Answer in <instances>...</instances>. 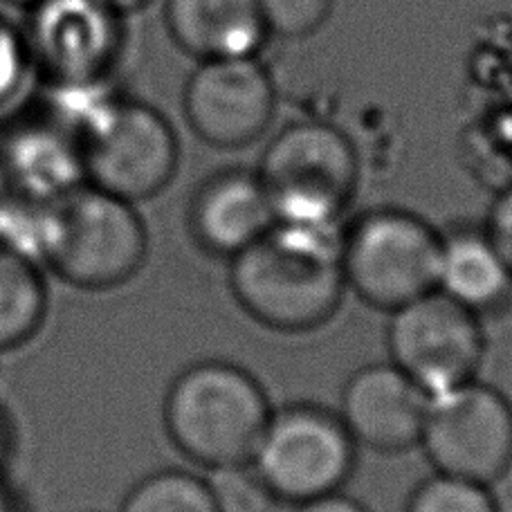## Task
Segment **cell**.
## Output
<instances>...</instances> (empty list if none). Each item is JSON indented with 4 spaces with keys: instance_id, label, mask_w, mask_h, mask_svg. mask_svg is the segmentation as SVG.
I'll use <instances>...</instances> for the list:
<instances>
[{
    "instance_id": "obj_1",
    "label": "cell",
    "mask_w": 512,
    "mask_h": 512,
    "mask_svg": "<svg viewBox=\"0 0 512 512\" xmlns=\"http://www.w3.org/2000/svg\"><path fill=\"white\" fill-rule=\"evenodd\" d=\"M230 286L256 322L281 333H308L342 304V230L277 223L232 259Z\"/></svg>"
},
{
    "instance_id": "obj_2",
    "label": "cell",
    "mask_w": 512,
    "mask_h": 512,
    "mask_svg": "<svg viewBox=\"0 0 512 512\" xmlns=\"http://www.w3.org/2000/svg\"><path fill=\"white\" fill-rule=\"evenodd\" d=\"M149 236L133 203L81 185L39 203L32 256L79 290H111L146 261Z\"/></svg>"
},
{
    "instance_id": "obj_3",
    "label": "cell",
    "mask_w": 512,
    "mask_h": 512,
    "mask_svg": "<svg viewBox=\"0 0 512 512\" xmlns=\"http://www.w3.org/2000/svg\"><path fill=\"white\" fill-rule=\"evenodd\" d=\"M270 416L259 380L230 362L194 364L173 380L164 398L171 443L209 472L248 465Z\"/></svg>"
},
{
    "instance_id": "obj_4",
    "label": "cell",
    "mask_w": 512,
    "mask_h": 512,
    "mask_svg": "<svg viewBox=\"0 0 512 512\" xmlns=\"http://www.w3.org/2000/svg\"><path fill=\"white\" fill-rule=\"evenodd\" d=\"M259 173L277 223H340L360 180V160L340 128L304 120L283 128L261 155Z\"/></svg>"
},
{
    "instance_id": "obj_5",
    "label": "cell",
    "mask_w": 512,
    "mask_h": 512,
    "mask_svg": "<svg viewBox=\"0 0 512 512\" xmlns=\"http://www.w3.org/2000/svg\"><path fill=\"white\" fill-rule=\"evenodd\" d=\"M441 234L405 209H373L342 232L346 288L393 313L436 290Z\"/></svg>"
},
{
    "instance_id": "obj_6",
    "label": "cell",
    "mask_w": 512,
    "mask_h": 512,
    "mask_svg": "<svg viewBox=\"0 0 512 512\" xmlns=\"http://www.w3.org/2000/svg\"><path fill=\"white\" fill-rule=\"evenodd\" d=\"M79 142L88 185L133 205L158 196L178 171L176 131L140 99L117 95Z\"/></svg>"
},
{
    "instance_id": "obj_7",
    "label": "cell",
    "mask_w": 512,
    "mask_h": 512,
    "mask_svg": "<svg viewBox=\"0 0 512 512\" xmlns=\"http://www.w3.org/2000/svg\"><path fill=\"white\" fill-rule=\"evenodd\" d=\"M355 441L342 418L315 405L272 411L250 465L279 504L301 506L349 481Z\"/></svg>"
},
{
    "instance_id": "obj_8",
    "label": "cell",
    "mask_w": 512,
    "mask_h": 512,
    "mask_svg": "<svg viewBox=\"0 0 512 512\" xmlns=\"http://www.w3.org/2000/svg\"><path fill=\"white\" fill-rule=\"evenodd\" d=\"M420 447L438 474L492 486L512 468V405L479 380L429 398Z\"/></svg>"
},
{
    "instance_id": "obj_9",
    "label": "cell",
    "mask_w": 512,
    "mask_h": 512,
    "mask_svg": "<svg viewBox=\"0 0 512 512\" xmlns=\"http://www.w3.org/2000/svg\"><path fill=\"white\" fill-rule=\"evenodd\" d=\"M30 75L43 88L111 81L122 54V14L104 0H39L21 27Z\"/></svg>"
},
{
    "instance_id": "obj_10",
    "label": "cell",
    "mask_w": 512,
    "mask_h": 512,
    "mask_svg": "<svg viewBox=\"0 0 512 512\" xmlns=\"http://www.w3.org/2000/svg\"><path fill=\"white\" fill-rule=\"evenodd\" d=\"M387 342L393 367L427 398L477 380L486 353L479 315L438 290L393 310Z\"/></svg>"
},
{
    "instance_id": "obj_11",
    "label": "cell",
    "mask_w": 512,
    "mask_h": 512,
    "mask_svg": "<svg viewBox=\"0 0 512 512\" xmlns=\"http://www.w3.org/2000/svg\"><path fill=\"white\" fill-rule=\"evenodd\" d=\"M182 108L200 140L214 149H243L268 131L277 90L256 57L209 59L187 79Z\"/></svg>"
},
{
    "instance_id": "obj_12",
    "label": "cell",
    "mask_w": 512,
    "mask_h": 512,
    "mask_svg": "<svg viewBox=\"0 0 512 512\" xmlns=\"http://www.w3.org/2000/svg\"><path fill=\"white\" fill-rule=\"evenodd\" d=\"M429 398L393 364H369L342 391L340 416L355 445L380 454L420 443Z\"/></svg>"
},
{
    "instance_id": "obj_13",
    "label": "cell",
    "mask_w": 512,
    "mask_h": 512,
    "mask_svg": "<svg viewBox=\"0 0 512 512\" xmlns=\"http://www.w3.org/2000/svg\"><path fill=\"white\" fill-rule=\"evenodd\" d=\"M0 162L32 203H50L86 185L79 137L39 106L3 128Z\"/></svg>"
},
{
    "instance_id": "obj_14",
    "label": "cell",
    "mask_w": 512,
    "mask_h": 512,
    "mask_svg": "<svg viewBox=\"0 0 512 512\" xmlns=\"http://www.w3.org/2000/svg\"><path fill=\"white\" fill-rule=\"evenodd\" d=\"M189 223L209 254L234 259L268 234L277 225V216L259 173L227 169L196 191Z\"/></svg>"
},
{
    "instance_id": "obj_15",
    "label": "cell",
    "mask_w": 512,
    "mask_h": 512,
    "mask_svg": "<svg viewBox=\"0 0 512 512\" xmlns=\"http://www.w3.org/2000/svg\"><path fill=\"white\" fill-rule=\"evenodd\" d=\"M164 23L198 61L256 57L270 36L259 0H167Z\"/></svg>"
},
{
    "instance_id": "obj_16",
    "label": "cell",
    "mask_w": 512,
    "mask_h": 512,
    "mask_svg": "<svg viewBox=\"0 0 512 512\" xmlns=\"http://www.w3.org/2000/svg\"><path fill=\"white\" fill-rule=\"evenodd\" d=\"M436 290L474 315L492 313L512 297V274L486 230L441 234Z\"/></svg>"
},
{
    "instance_id": "obj_17",
    "label": "cell",
    "mask_w": 512,
    "mask_h": 512,
    "mask_svg": "<svg viewBox=\"0 0 512 512\" xmlns=\"http://www.w3.org/2000/svg\"><path fill=\"white\" fill-rule=\"evenodd\" d=\"M48 306L41 265L0 245V351L16 349L39 335Z\"/></svg>"
},
{
    "instance_id": "obj_18",
    "label": "cell",
    "mask_w": 512,
    "mask_h": 512,
    "mask_svg": "<svg viewBox=\"0 0 512 512\" xmlns=\"http://www.w3.org/2000/svg\"><path fill=\"white\" fill-rule=\"evenodd\" d=\"M120 512H216L209 483L185 470H160L135 483Z\"/></svg>"
},
{
    "instance_id": "obj_19",
    "label": "cell",
    "mask_w": 512,
    "mask_h": 512,
    "mask_svg": "<svg viewBox=\"0 0 512 512\" xmlns=\"http://www.w3.org/2000/svg\"><path fill=\"white\" fill-rule=\"evenodd\" d=\"M405 512H499L490 486L447 474L420 483Z\"/></svg>"
},
{
    "instance_id": "obj_20",
    "label": "cell",
    "mask_w": 512,
    "mask_h": 512,
    "mask_svg": "<svg viewBox=\"0 0 512 512\" xmlns=\"http://www.w3.org/2000/svg\"><path fill=\"white\" fill-rule=\"evenodd\" d=\"M207 483L216 512H277L281 506L250 463L212 470Z\"/></svg>"
},
{
    "instance_id": "obj_21",
    "label": "cell",
    "mask_w": 512,
    "mask_h": 512,
    "mask_svg": "<svg viewBox=\"0 0 512 512\" xmlns=\"http://www.w3.org/2000/svg\"><path fill=\"white\" fill-rule=\"evenodd\" d=\"M259 7L270 36L304 39L328 21L333 0H259Z\"/></svg>"
},
{
    "instance_id": "obj_22",
    "label": "cell",
    "mask_w": 512,
    "mask_h": 512,
    "mask_svg": "<svg viewBox=\"0 0 512 512\" xmlns=\"http://www.w3.org/2000/svg\"><path fill=\"white\" fill-rule=\"evenodd\" d=\"M36 209L39 203L21 196L0 162V245H7L32 259Z\"/></svg>"
},
{
    "instance_id": "obj_23",
    "label": "cell",
    "mask_w": 512,
    "mask_h": 512,
    "mask_svg": "<svg viewBox=\"0 0 512 512\" xmlns=\"http://www.w3.org/2000/svg\"><path fill=\"white\" fill-rule=\"evenodd\" d=\"M27 75H30V59H27L23 30L0 14V108L14 102L25 86Z\"/></svg>"
},
{
    "instance_id": "obj_24",
    "label": "cell",
    "mask_w": 512,
    "mask_h": 512,
    "mask_svg": "<svg viewBox=\"0 0 512 512\" xmlns=\"http://www.w3.org/2000/svg\"><path fill=\"white\" fill-rule=\"evenodd\" d=\"M483 230L490 236V241L495 243L497 252L506 261L512 274V182L495 198Z\"/></svg>"
},
{
    "instance_id": "obj_25",
    "label": "cell",
    "mask_w": 512,
    "mask_h": 512,
    "mask_svg": "<svg viewBox=\"0 0 512 512\" xmlns=\"http://www.w3.org/2000/svg\"><path fill=\"white\" fill-rule=\"evenodd\" d=\"M297 512H369L360 501L342 495L340 490L331 492V495L317 497L313 501L297 506Z\"/></svg>"
},
{
    "instance_id": "obj_26",
    "label": "cell",
    "mask_w": 512,
    "mask_h": 512,
    "mask_svg": "<svg viewBox=\"0 0 512 512\" xmlns=\"http://www.w3.org/2000/svg\"><path fill=\"white\" fill-rule=\"evenodd\" d=\"M12 445H14L12 427H9V420L5 416V411L0 409V477H3L5 465L9 461V456H12Z\"/></svg>"
},
{
    "instance_id": "obj_27",
    "label": "cell",
    "mask_w": 512,
    "mask_h": 512,
    "mask_svg": "<svg viewBox=\"0 0 512 512\" xmlns=\"http://www.w3.org/2000/svg\"><path fill=\"white\" fill-rule=\"evenodd\" d=\"M0 512H25L18 492L12 486H7L3 477H0Z\"/></svg>"
},
{
    "instance_id": "obj_28",
    "label": "cell",
    "mask_w": 512,
    "mask_h": 512,
    "mask_svg": "<svg viewBox=\"0 0 512 512\" xmlns=\"http://www.w3.org/2000/svg\"><path fill=\"white\" fill-rule=\"evenodd\" d=\"M104 3L111 5L115 12H120L124 16V14H131V12H137V9L146 7L151 0H104Z\"/></svg>"
},
{
    "instance_id": "obj_29",
    "label": "cell",
    "mask_w": 512,
    "mask_h": 512,
    "mask_svg": "<svg viewBox=\"0 0 512 512\" xmlns=\"http://www.w3.org/2000/svg\"><path fill=\"white\" fill-rule=\"evenodd\" d=\"M9 5H16V7H23V9H30L34 3H39V0H5Z\"/></svg>"
}]
</instances>
